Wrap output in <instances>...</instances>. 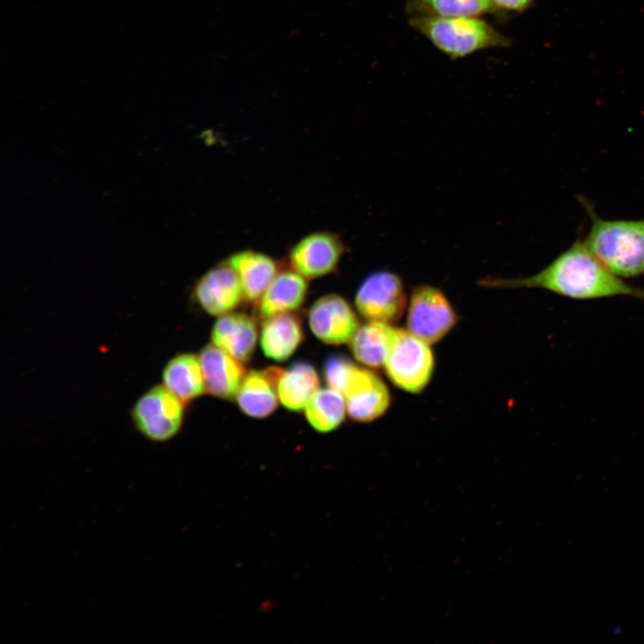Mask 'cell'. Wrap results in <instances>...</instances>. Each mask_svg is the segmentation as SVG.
<instances>
[{"instance_id": "6da1fadb", "label": "cell", "mask_w": 644, "mask_h": 644, "mask_svg": "<svg viewBox=\"0 0 644 644\" xmlns=\"http://www.w3.org/2000/svg\"><path fill=\"white\" fill-rule=\"evenodd\" d=\"M479 284L493 288H540L577 300L629 296L644 301V289L610 271L580 239L532 275L486 278Z\"/></svg>"}, {"instance_id": "7a4b0ae2", "label": "cell", "mask_w": 644, "mask_h": 644, "mask_svg": "<svg viewBox=\"0 0 644 644\" xmlns=\"http://www.w3.org/2000/svg\"><path fill=\"white\" fill-rule=\"evenodd\" d=\"M590 225L582 240L589 251L610 271L627 279L644 274V218L605 219L580 199Z\"/></svg>"}, {"instance_id": "3957f363", "label": "cell", "mask_w": 644, "mask_h": 644, "mask_svg": "<svg viewBox=\"0 0 644 644\" xmlns=\"http://www.w3.org/2000/svg\"><path fill=\"white\" fill-rule=\"evenodd\" d=\"M414 30L451 58H460L477 51L503 47L510 40L479 16L411 17Z\"/></svg>"}, {"instance_id": "277c9868", "label": "cell", "mask_w": 644, "mask_h": 644, "mask_svg": "<svg viewBox=\"0 0 644 644\" xmlns=\"http://www.w3.org/2000/svg\"><path fill=\"white\" fill-rule=\"evenodd\" d=\"M384 368L395 386L418 394L431 379L435 359L428 343L408 329L396 328Z\"/></svg>"}, {"instance_id": "5b68a950", "label": "cell", "mask_w": 644, "mask_h": 644, "mask_svg": "<svg viewBox=\"0 0 644 644\" xmlns=\"http://www.w3.org/2000/svg\"><path fill=\"white\" fill-rule=\"evenodd\" d=\"M185 404L164 385H156L143 393L131 411L136 430L154 443H164L180 431Z\"/></svg>"}, {"instance_id": "8992f818", "label": "cell", "mask_w": 644, "mask_h": 644, "mask_svg": "<svg viewBox=\"0 0 644 644\" xmlns=\"http://www.w3.org/2000/svg\"><path fill=\"white\" fill-rule=\"evenodd\" d=\"M457 323V314L445 293L432 285L415 287L411 294L407 329L428 344L442 340Z\"/></svg>"}, {"instance_id": "52a82bcc", "label": "cell", "mask_w": 644, "mask_h": 644, "mask_svg": "<svg viewBox=\"0 0 644 644\" xmlns=\"http://www.w3.org/2000/svg\"><path fill=\"white\" fill-rule=\"evenodd\" d=\"M359 313L369 321H396L406 307V294L401 278L389 271L367 276L355 295Z\"/></svg>"}, {"instance_id": "ba28073f", "label": "cell", "mask_w": 644, "mask_h": 644, "mask_svg": "<svg viewBox=\"0 0 644 644\" xmlns=\"http://www.w3.org/2000/svg\"><path fill=\"white\" fill-rule=\"evenodd\" d=\"M343 252L344 245L336 233L319 231L299 240L290 250L289 261L306 279H315L335 271Z\"/></svg>"}, {"instance_id": "9c48e42d", "label": "cell", "mask_w": 644, "mask_h": 644, "mask_svg": "<svg viewBox=\"0 0 644 644\" xmlns=\"http://www.w3.org/2000/svg\"><path fill=\"white\" fill-rule=\"evenodd\" d=\"M348 415L359 422H369L383 415L390 405L386 384L371 370L353 364L343 390Z\"/></svg>"}, {"instance_id": "30bf717a", "label": "cell", "mask_w": 644, "mask_h": 644, "mask_svg": "<svg viewBox=\"0 0 644 644\" xmlns=\"http://www.w3.org/2000/svg\"><path fill=\"white\" fill-rule=\"evenodd\" d=\"M313 335L326 344L350 343L360 327L358 318L348 301L330 293L318 299L309 310Z\"/></svg>"}, {"instance_id": "8fae6325", "label": "cell", "mask_w": 644, "mask_h": 644, "mask_svg": "<svg viewBox=\"0 0 644 644\" xmlns=\"http://www.w3.org/2000/svg\"><path fill=\"white\" fill-rule=\"evenodd\" d=\"M195 302L211 316H222L233 310L244 300L235 271L225 262L207 271L194 284Z\"/></svg>"}, {"instance_id": "7c38bea8", "label": "cell", "mask_w": 644, "mask_h": 644, "mask_svg": "<svg viewBox=\"0 0 644 644\" xmlns=\"http://www.w3.org/2000/svg\"><path fill=\"white\" fill-rule=\"evenodd\" d=\"M199 358L206 392L224 400L236 397L246 375L242 362L213 343L201 349Z\"/></svg>"}, {"instance_id": "4fadbf2b", "label": "cell", "mask_w": 644, "mask_h": 644, "mask_svg": "<svg viewBox=\"0 0 644 644\" xmlns=\"http://www.w3.org/2000/svg\"><path fill=\"white\" fill-rule=\"evenodd\" d=\"M240 280L244 300L258 304L277 273L279 266L269 255L253 250H242L225 260Z\"/></svg>"}, {"instance_id": "5bb4252c", "label": "cell", "mask_w": 644, "mask_h": 644, "mask_svg": "<svg viewBox=\"0 0 644 644\" xmlns=\"http://www.w3.org/2000/svg\"><path fill=\"white\" fill-rule=\"evenodd\" d=\"M211 339L215 345L238 360L246 362L251 358L257 344L256 320L240 312L219 316L212 328Z\"/></svg>"}, {"instance_id": "9a60e30c", "label": "cell", "mask_w": 644, "mask_h": 644, "mask_svg": "<svg viewBox=\"0 0 644 644\" xmlns=\"http://www.w3.org/2000/svg\"><path fill=\"white\" fill-rule=\"evenodd\" d=\"M282 370L271 367L246 373L235 397L243 413L260 419L269 416L276 409L279 400L277 382Z\"/></svg>"}, {"instance_id": "2e32d148", "label": "cell", "mask_w": 644, "mask_h": 644, "mask_svg": "<svg viewBox=\"0 0 644 644\" xmlns=\"http://www.w3.org/2000/svg\"><path fill=\"white\" fill-rule=\"evenodd\" d=\"M302 338L301 321L292 311L278 313L264 319L260 346L268 359L275 361L287 360L299 347Z\"/></svg>"}, {"instance_id": "e0dca14e", "label": "cell", "mask_w": 644, "mask_h": 644, "mask_svg": "<svg viewBox=\"0 0 644 644\" xmlns=\"http://www.w3.org/2000/svg\"><path fill=\"white\" fill-rule=\"evenodd\" d=\"M307 280L292 268L279 270L257 304L259 317L265 319L301 307L308 293Z\"/></svg>"}, {"instance_id": "ac0fdd59", "label": "cell", "mask_w": 644, "mask_h": 644, "mask_svg": "<svg viewBox=\"0 0 644 644\" xmlns=\"http://www.w3.org/2000/svg\"><path fill=\"white\" fill-rule=\"evenodd\" d=\"M162 382L184 404L199 397L206 387L199 356L179 353L171 358L164 367Z\"/></svg>"}, {"instance_id": "d6986e66", "label": "cell", "mask_w": 644, "mask_h": 644, "mask_svg": "<svg viewBox=\"0 0 644 644\" xmlns=\"http://www.w3.org/2000/svg\"><path fill=\"white\" fill-rule=\"evenodd\" d=\"M395 332V327L384 322L360 326L350 342L354 358L369 368H384Z\"/></svg>"}, {"instance_id": "ffe728a7", "label": "cell", "mask_w": 644, "mask_h": 644, "mask_svg": "<svg viewBox=\"0 0 644 644\" xmlns=\"http://www.w3.org/2000/svg\"><path fill=\"white\" fill-rule=\"evenodd\" d=\"M319 389V377L315 368L304 361L282 370L277 382L281 403L288 410H304L313 394Z\"/></svg>"}, {"instance_id": "44dd1931", "label": "cell", "mask_w": 644, "mask_h": 644, "mask_svg": "<svg viewBox=\"0 0 644 644\" xmlns=\"http://www.w3.org/2000/svg\"><path fill=\"white\" fill-rule=\"evenodd\" d=\"M309 425L318 432L328 433L337 428L347 412L343 395L330 387L318 389L304 408Z\"/></svg>"}, {"instance_id": "7402d4cb", "label": "cell", "mask_w": 644, "mask_h": 644, "mask_svg": "<svg viewBox=\"0 0 644 644\" xmlns=\"http://www.w3.org/2000/svg\"><path fill=\"white\" fill-rule=\"evenodd\" d=\"M405 7L411 17L479 16L498 11L491 0H407Z\"/></svg>"}, {"instance_id": "603a6c76", "label": "cell", "mask_w": 644, "mask_h": 644, "mask_svg": "<svg viewBox=\"0 0 644 644\" xmlns=\"http://www.w3.org/2000/svg\"><path fill=\"white\" fill-rule=\"evenodd\" d=\"M349 359L342 355L330 356L324 364V377L328 387L342 394L348 375L353 366Z\"/></svg>"}, {"instance_id": "cb8c5ba5", "label": "cell", "mask_w": 644, "mask_h": 644, "mask_svg": "<svg viewBox=\"0 0 644 644\" xmlns=\"http://www.w3.org/2000/svg\"><path fill=\"white\" fill-rule=\"evenodd\" d=\"M534 0H491L497 10L523 12L530 6Z\"/></svg>"}]
</instances>
